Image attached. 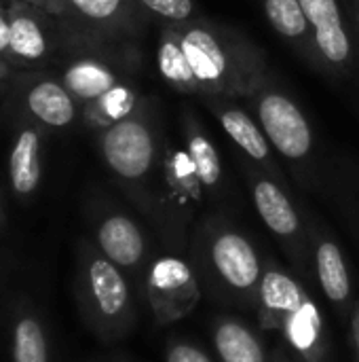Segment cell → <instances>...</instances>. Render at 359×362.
<instances>
[{
  "mask_svg": "<svg viewBox=\"0 0 359 362\" xmlns=\"http://www.w3.org/2000/svg\"><path fill=\"white\" fill-rule=\"evenodd\" d=\"M157 70L182 95L248 100L271 74L264 51L243 32L207 17L161 25Z\"/></svg>",
  "mask_w": 359,
  "mask_h": 362,
  "instance_id": "1",
  "label": "cell"
},
{
  "mask_svg": "<svg viewBox=\"0 0 359 362\" xmlns=\"http://www.w3.org/2000/svg\"><path fill=\"white\" fill-rule=\"evenodd\" d=\"M186 259L212 301L256 312L264 257L220 210L203 212L190 233Z\"/></svg>",
  "mask_w": 359,
  "mask_h": 362,
  "instance_id": "2",
  "label": "cell"
},
{
  "mask_svg": "<svg viewBox=\"0 0 359 362\" xmlns=\"http://www.w3.org/2000/svg\"><path fill=\"white\" fill-rule=\"evenodd\" d=\"M165 138L159 100L152 95H144L129 117L97 134V151L106 170L142 216L150 206Z\"/></svg>",
  "mask_w": 359,
  "mask_h": 362,
  "instance_id": "3",
  "label": "cell"
},
{
  "mask_svg": "<svg viewBox=\"0 0 359 362\" xmlns=\"http://www.w3.org/2000/svg\"><path fill=\"white\" fill-rule=\"evenodd\" d=\"M72 291L83 325L102 344H118L133 333L140 318L138 299L142 297L91 238L78 240L74 248Z\"/></svg>",
  "mask_w": 359,
  "mask_h": 362,
  "instance_id": "4",
  "label": "cell"
},
{
  "mask_svg": "<svg viewBox=\"0 0 359 362\" xmlns=\"http://www.w3.org/2000/svg\"><path fill=\"white\" fill-rule=\"evenodd\" d=\"M205 204V189L186 148L182 142L167 136L150 206L144 216L163 250L186 257L190 233Z\"/></svg>",
  "mask_w": 359,
  "mask_h": 362,
  "instance_id": "5",
  "label": "cell"
},
{
  "mask_svg": "<svg viewBox=\"0 0 359 362\" xmlns=\"http://www.w3.org/2000/svg\"><path fill=\"white\" fill-rule=\"evenodd\" d=\"M140 70L142 51L138 40L106 42L68 34L66 47L49 72H53L83 106L121 83L138 81Z\"/></svg>",
  "mask_w": 359,
  "mask_h": 362,
  "instance_id": "6",
  "label": "cell"
},
{
  "mask_svg": "<svg viewBox=\"0 0 359 362\" xmlns=\"http://www.w3.org/2000/svg\"><path fill=\"white\" fill-rule=\"evenodd\" d=\"M241 172L258 216L284 248L292 272L303 282H311L315 278V267L309 225H305V221L300 218L294 199L288 193V187L245 157H241Z\"/></svg>",
  "mask_w": 359,
  "mask_h": 362,
  "instance_id": "7",
  "label": "cell"
},
{
  "mask_svg": "<svg viewBox=\"0 0 359 362\" xmlns=\"http://www.w3.org/2000/svg\"><path fill=\"white\" fill-rule=\"evenodd\" d=\"M256 121L260 123L271 146L305 176L313 163L315 138L313 127L292 93L269 74L248 98Z\"/></svg>",
  "mask_w": 359,
  "mask_h": 362,
  "instance_id": "8",
  "label": "cell"
},
{
  "mask_svg": "<svg viewBox=\"0 0 359 362\" xmlns=\"http://www.w3.org/2000/svg\"><path fill=\"white\" fill-rule=\"evenodd\" d=\"M87 216L91 225V242L131 280L144 299L146 274L159 255L157 244L150 240L138 218L110 202L91 204Z\"/></svg>",
  "mask_w": 359,
  "mask_h": 362,
  "instance_id": "9",
  "label": "cell"
},
{
  "mask_svg": "<svg viewBox=\"0 0 359 362\" xmlns=\"http://www.w3.org/2000/svg\"><path fill=\"white\" fill-rule=\"evenodd\" d=\"M70 36L87 40H138L150 19L135 0H47Z\"/></svg>",
  "mask_w": 359,
  "mask_h": 362,
  "instance_id": "10",
  "label": "cell"
},
{
  "mask_svg": "<svg viewBox=\"0 0 359 362\" xmlns=\"http://www.w3.org/2000/svg\"><path fill=\"white\" fill-rule=\"evenodd\" d=\"M8 19V62L19 70H51L59 59L68 30L44 6L11 0Z\"/></svg>",
  "mask_w": 359,
  "mask_h": 362,
  "instance_id": "11",
  "label": "cell"
},
{
  "mask_svg": "<svg viewBox=\"0 0 359 362\" xmlns=\"http://www.w3.org/2000/svg\"><path fill=\"white\" fill-rule=\"evenodd\" d=\"M203 288L186 257L174 252H159L148 267L144 284V301L157 327H169L188 318L199 301Z\"/></svg>",
  "mask_w": 359,
  "mask_h": 362,
  "instance_id": "12",
  "label": "cell"
},
{
  "mask_svg": "<svg viewBox=\"0 0 359 362\" xmlns=\"http://www.w3.org/2000/svg\"><path fill=\"white\" fill-rule=\"evenodd\" d=\"M19 115L38 123L44 132H63L80 121V104L49 70H28L17 83Z\"/></svg>",
  "mask_w": 359,
  "mask_h": 362,
  "instance_id": "13",
  "label": "cell"
},
{
  "mask_svg": "<svg viewBox=\"0 0 359 362\" xmlns=\"http://www.w3.org/2000/svg\"><path fill=\"white\" fill-rule=\"evenodd\" d=\"M313 49V68L345 76L351 70L355 49L339 0H300Z\"/></svg>",
  "mask_w": 359,
  "mask_h": 362,
  "instance_id": "14",
  "label": "cell"
},
{
  "mask_svg": "<svg viewBox=\"0 0 359 362\" xmlns=\"http://www.w3.org/2000/svg\"><path fill=\"white\" fill-rule=\"evenodd\" d=\"M201 102L220 123L224 134L241 153V157H245L248 161H252L254 165H258L260 170H264L275 180L288 187V180L273 155L275 148L271 146L256 117L250 115L237 98H203Z\"/></svg>",
  "mask_w": 359,
  "mask_h": 362,
  "instance_id": "15",
  "label": "cell"
},
{
  "mask_svg": "<svg viewBox=\"0 0 359 362\" xmlns=\"http://www.w3.org/2000/svg\"><path fill=\"white\" fill-rule=\"evenodd\" d=\"M286 344V352L294 362H332V346L311 288L279 318L277 331Z\"/></svg>",
  "mask_w": 359,
  "mask_h": 362,
  "instance_id": "16",
  "label": "cell"
},
{
  "mask_svg": "<svg viewBox=\"0 0 359 362\" xmlns=\"http://www.w3.org/2000/svg\"><path fill=\"white\" fill-rule=\"evenodd\" d=\"M44 142L47 132L19 115L6 155V178L13 197L21 204H30L40 191L44 176Z\"/></svg>",
  "mask_w": 359,
  "mask_h": 362,
  "instance_id": "17",
  "label": "cell"
},
{
  "mask_svg": "<svg viewBox=\"0 0 359 362\" xmlns=\"http://www.w3.org/2000/svg\"><path fill=\"white\" fill-rule=\"evenodd\" d=\"M311 248H313V267L315 280L343 322H349L351 310L355 305L351 272L345 259L341 244L332 238V233L317 221L309 225Z\"/></svg>",
  "mask_w": 359,
  "mask_h": 362,
  "instance_id": "18",
  "label": "cell"
},
{
  "mask_svg": "<svg viewBox=\"0 0 359 362\" xmlns=\"http://www.w3.org/2000/svg\"><path fill=\"white\" fill-rule=\"evenodd\" d=\"M180 142L199 174L207 202L222 206L229 197V178L207 127L203 125L199 112L188 104L180 106Z\"/></svg>",
  "mask_w": 359,
  "mask_h": 362,
  "instance_id": "19",
  "label": "cell"
},
{
  "mask_svg": "<svg viewBox=\"0 0 359 362\" xmlns=\"http://www.w3.org/2000/svg\"><path fill=\"white\" fill-rule=\"evenodd\" d=\"M11 362H53L51 333L40 308L28 297H17L6 312Z\"/></svg>",
  "mask_w": 359,
  "mask_h": 362,
  "instance_id": "20",
  "label": "cell"
},
{
  "mask_svg": "<svg viewBox=\"0 0 359 362\" xmlns=\"http://www.w3.org/2000/svg\"><path fill=\"white\" fill-rule=\"evenodd\" d=\"M212 346L218 362H273V352L245 320L218 314L212 322Z\"/></svg>",
  "mask_w": 359,
  "mask_h": 362,
  "instance_id": "21",
  "label": "cell"
},
{
  "mask_svg": "<svg viewBox=\"0 0 359 362\" xmlns=\"http://www.w3.org/2000/svg\"><path fill=\"white\" fill-rule=\"evenodd\" d=\"M142 98H144V93L140 91L138 81L121 83V85L108 89L106 93H102L99 98L83 104L80 121L85 127L99 134V132L112 127L114 123L123 121L125 117H129L138 108Z\"/></svg>",
  "mask_w": 359,
  "mask_h": 362,
  "instance_id": "22",
  "label": "cell"
},
{
  "mask_svg": "<svg viewBox=\"0 0 359 362\" xmlns=\"http://www.w3.org/2000/svg\"><path fill=\"white\" fill-rule=\"evenodd\" d=\"M260 2L271 28L313 66L311 34L300 0H260Z\"/></svg>",
  "mask_w": 359,
  "mask_h": 362,
  "instance_id": "23",
  "label": "cell"
},
{
  "mask_svg": "<svg viewBox=\"0 0 359 362\" xmlns=\"http://www.w3.org/2000/svg\"><path fill=\"white\" fill-rule=\"evenodd\" d=\"M150 21L161 25H174L197 17L195 0H135Z\"/></svg>",
  "mask_w": 359,
  "mask_h": 362,
  "instance_id": "24",
  "label": "cell"
},
{
  "mask_svg": "<svg viewBox=\"0 0 359 362\" xmlns=\"http://www.w3.org/2000/svg\"><path fill=\"white\" fill-rule=\"evenodd\" d=\"M165 362H218L207 350L195 341L182 337H169L165 341Z\"/></svg>",
  "mask_w": 359,
  "mask_h": 362,
  "instance_id": "25",
  "label": "cell"
},
{
  "mask_svg": "<svg viewBox=\"0 0 359 362\" xmlns=\"http://www.w3.org/2000/svg\"><path fill=\"white\" fill-rule=\"evenodd\" d=\"M11 0H0V55L8 59V19H6V8Z\"/></svg>",
  "mask_w": 359,
  "mask_h": 362,
  "instance_id": "26",
  "label": "cell"
},
{
  "mask_svg": "<svg viewBox=\"0 0 359 362\" xmlns=\"http://www.w3.org/2000/svg\"><path fill=\"white\" fill-rule=\"evenodd\" d=\"M28 72V70H25ZM23 74V70H19L17 66H13L4 55H0V83L4 85H15L17 78Z\"/></svg>",
  "mask_w": 359,
  "mask_h": 362,
  "instance_id": "27",
  "label": "cell"
},
{
  "mask_svg": "<svg viewBox=\"0 0 359 362\" xmlns=\"http://www.w3.org/2000/svg\"><path fill=\"white\" fill-rule=\"evenodd\" d=\"M349 333H351V344H353V354L359 362V299H355V305L351 310L349 318Z\"/></svg>",
  "mask_w": 359,
  "mask_h": 362,
  "instance_id": "28",
  "label": "cell"
},
{
  "mask_svg": "<svg viewBox=\"0 0 359 362\" xmlns=\"http://www.w3.org/2000/svg\"><path fill=\"white\" fill-rule=\"evenodd\" d=\"M273 362H292V358H290V354L286 352V350H273Z\"/></svg>",
  "mask_w": 359,
  "mask_h": 362,
  "instance_id": "29",
  "label": "cell"
},
{
  "mask_svg": "<svg viewBox=\"0 0 359 362\" xmlns=\"http://www.w3.org/2000/svg\"><path fill=\"white\" fill-rule=\"evenodd\" d=\"M4 223H6V210H4V202L0 199V229L4 227Z\"/></svg>",
  "mask_w": 359,
  "mask_h": 362,
  "instance_id": "30",
  "label": "cell"
},
{
  "mask_svg": "<svg viewBox=\"0 0 359 362\" xmlns=\"http://www.w3.org/2000/svg\"><path fill=\"white\" fill-rule=\"evenodd\" d=\"M23 2H32V4H38V6H47V0H23Z\"/></svg>",
  "mask_w": 359,
  "mask_h": 362,
  "instance_id": "31",
  "label": "cell"
},
{
  "mask_svg": "<svg viewBox=\"0 0 359 362\" xmlns=\"http://www.w3.org/2000/svg\"><path fill=\"white\" fill-rule=\"evenodd\" d=\"M8 87H11V85H4V83H0V98L6 93V89H8Z\"/></svg>",
  "mask_w": 359,
  "mask_h": 362,
  "instance_id": "32",
  "label": "cell"
},
{
  "mask_svg": "<svg viewBox=\"0 0 359 362\" xmlns=\"http://www.w3.org/2000/svg\"><path fill=\"white\" fill-rule=\"evenodd\" d=\"M353 17H355V23H358V28H359V2H358V8H355V15H353Z\"/></svg>",
  "mask_w": 359,
  "mask_h": 362,
  "instance_id": "33",
  "label": "cell"
},
{
  "mask_svg": "<svg viewBox=\"0 0 359 362\" xmlns=\"http://www.w3.org/2000/svg\"><path fill=\"white\" fill-rule=\"evenodd\" d=\"M112 362H129V361H123V358H116V361H112Z\"/></svg>",
  "mask_w": 359,
  "mask_h": 362,
  "instance_id": "34",
  "label": "cell"
},
{
  "mask_svg": "<svg viewBox=\"0 0 359 362\" xmlns=\"http://www.w3.org/2000/svg\"><path fill=\"white\" fill-rule=\"evenodd\" d=\"M358 2H359V0H358Z\"/></svg>",
  "mask_w": 359,
  "mask_h": 362,
  "instance_id": "35",
  "label": "cell"
}]
</instances>
